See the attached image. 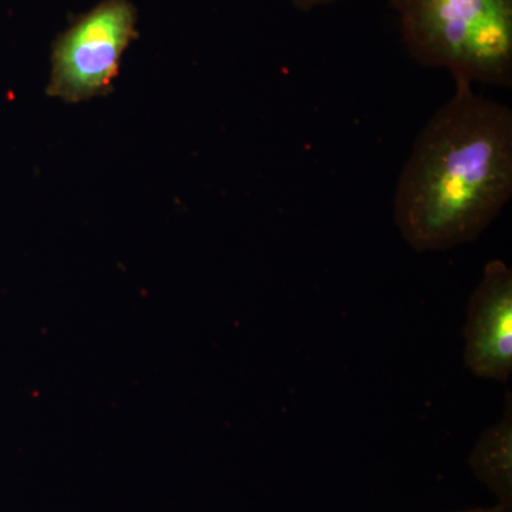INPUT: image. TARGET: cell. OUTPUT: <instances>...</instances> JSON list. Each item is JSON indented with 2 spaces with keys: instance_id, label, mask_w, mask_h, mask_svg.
Returning <instances> with one entry per match:
<instances>
[{
  "instance_id": "cell-6",
  "label": "cell",
  "mask_w": 512,
  "mask_h": 512,
  "mask_svg": "<svg viewBox=\"0 0 512 512\" xmlns=\"http://www.w3.org/2000/svg\"><path fill=\"white\" fill-rule=\"evenodd\" d=\"M289 2L301 12H311V10L323 8V6L333 5L340 0H289Z\"/></svg>"
},
{
  "instance_id": "cell-1",
  "label": "cell",
  "mask_w": 512,
  "mask_h": 512,
  "mask_svg": "<svg viewBox=\"0 0 512 512\" xmlns=\"http://www.w3.org/2000/svg\"><path fill=\"white\" fill-rule=\"evenodd\" d=\"M420 131L393 200L394 224L416 252L470 244L512 197V110L456 79Z\"/></svg>"
},
{
  "instance_id": "cell-3",
  "label": "cell",
  "mask_w": 512,
  "mask_h": 512,
  "mask_svg": "<svg viewBox=\"0 0 512 512\" xmlns=\"http://www.w3.org/2000/svg\"><path fill=\"white\" fill-rule=\"evenodd\" d=\"M137 37V10L130 0H103L77 16L53 42L47 94L69 104L107 96Z\"/></svg>"
},
{
  "instance_id": "cell-5",
  "label": "cell",
  "mask_w": 512,
  "mask_h": 512,
  "mask_svg": "<svg viewBox=\"0 0 512 512\" xmlns=\"http://www.w3.org/2000/svg\"><path fill=\"white\" fill-rule=\"evenodd\" d=\"M470 468L481 483L497 497L505 512L512 507V412L508 396L504 417L483 431L471 451Z\"/></svg>"
},
{
  "instance_id": "cell-4",
  "label": "cell",
  "mask_w": 512,
  "mask_h": 512,
  "mask_svg": "<svg viewBox=\"0 0 512 512\" xmlns=\"http://www.w3.org/2000/svg\"><path fill=\"white\" fill-rule=\"evenodd\" d=\"M464 363L474 376L507 382L512 373V271L500 259L484 268L464 326Z\"/></svg>"
},
{
  "instance_id": "cell-2",
  "label": "cell",
  "mask_w": 512,
  "mask_h": 512,
  "mask_svg": "<svg viewBox=\"0 0 512 512\" xmlns=\"http://www.w3.org/2000/svg\"><path fill=\"white\" fill-rule=\"evenodd\" d=\"M414 62L454 80L512 87V0H390Z\"/></svg>"
},
{
  "instance_id": "cell-7",
  "label": "cell",
  "mask_w": 512,
  "mask_h": 512,
  "mask_svg": "<svg viewBox=\"0 0 512 512\" xmlns=\"http://www.w3.org/2000/svg\"><path fill=\"white\" fill-rule=\"evenodd\" d=\"M458 512H505L500 505H495V507L490 508H474V510L467 511H458Z\"/></svg>"
}]
</instances>
